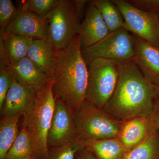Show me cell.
<instances>
[{
    "mask_svg": "<svg viewBox=\"0 0 159 159\" xmlns=\"http://www.w3.org/2000/svg\"><path fill=\"white\" fill-rule=\"evenodd\" d=\"M83 148L84 147L77 138L64 145L49 149L47 159H75L77 152Z\"/></svg>",
    "mask_w": 159,
    "mask_h": 159,
    "instance_id": "cell-24",
    "label": "cell"
},
{
    "mask_svg": "<svg viewBox=\"0 0 159 159\" xmlns=\"http://www.w3.org/2000/svg\"><path fill=\"white\" fill-rule=\"evenodd\" d=\"M13 77L6 66V63L0 58V109L2 107L6 94L11 87Z\"/></svg>",
    "mask_w": 159,
    "mask_h": 159,
    "instance_id": "cell-26",
    "label": "cell"
},
{
    "mask_svg": "<svg viewBox=\"0 0 159 159\" xmlns=\"http://www.w3.org/2000/svg\"><path fill=\"white\" fill-rule=\"evenodd\" d=\"M89 3L78 34L81 49L99 42L110 32L99 10Z\"/></svg>",
    "mask_w": 159,
    "mask_h": 159,
    "instance_id": "cell-12",
    "label": "cell"
},
{
    "mask_svg": "<svg viewBox=\"0 0 159 159\" xmlns=\"http://www.w3.org/2000/svg\"><path fill=\"white\" fill-rule=\"evenodd\" d=\"M33 157V149L30 137L25 127L9 148L5 159H27Z\"/></svg>",
    "mask_w": 159,
    "mask_h": 159,
    "instance_id": "cell-22",
    "label": "cell"
},
{
    "mask_svg": "<svg viewBox=\"0 0 159 159\" xmlns=\"http://www.w3.org/2000/svg\"><path fill=\"white\" fill-rule=\"evenodd\" d=\"M36 159L34 157H31L29 158V159Z\"/></svg>",
    "mask_w": 159,
    "mask_h": 159,
    "instance_id": "cell-30",
    "label": "cell"
},
{
    "mask_svg": "<svg viewBox=\"0 0 159 159\" xmlns=\"http://www.w3.org/2000/svg\"><path fill=\"white\" fill-rule=\"evenodd\" d=\"M49 25L47 16L19 9L16 17L3 31L34 39L48 40Z\"/></svg>",
    "mask_w": 159,
    "mask_h": 159,
    "instance_id": "cell-11",
    "label": "cell"
},
{
    "mask_svg": "<svg viewBox=\"0 0 159 159\" xmlns=\"http://www.w3.org/2000/svg\"><path fill=\"white\" fill-rule=\"evenodd\" d=\"M75 159H97L93 154L85 148L78 151Z\"/></svg>",
    "mask_w": 159,
    "mask_h": 159,
    "instance_id": "cell-28",
    "label": "cell"
},
{
    "mask_svg": "<svg viewBox=\"0 0 159 159\" xmlns=\"http://www.w3.org/2000/svg\"><path fill=\"white\" fill-rule=\"evenodd\" d=\"M77 34L65 48L57 50L52 90L55 99L75 111L86 99L88 68Z\"/></svg>",
    "mask_w": 159,
    "mask_h": 159,
    "instance_id": "cell-2",
    "label": "cell"
},
{
    "mask_svg": "<svg viewBox=\"0 0 159 159\" xmlns=\"http://www.w3.org/2000/svg\"><path fill=\"white\" fill-rule=\"evenodd\" d=\"M23 115L2 117L0 121V159H5L9 148L16 139L20 131L18 122Z\"/></svg>",
    "mask_w": 159,
    "mask_h": 159,
    "instance_id": "cell-19",
    "label": "cell"
},
{
    "mask_svg": "<svg viewBox=\"0 0 159 159\" xmlns=\"http://www.w3.org/2000/svg\"><path fill=\"white\" fill-rule=\"evenodd\" d=\"M78 139L80 144L93 154L97 159H125L129 152L118 138Z\"/></svg>",
    "mask_w": 159,
    "mask_h": 159,
    "instance_id": "cell-17",
    "label": "cell"
},
{
    "mask_svg": "<svg viewBox=\"0 0 159 159\" xmlns=\"http://www.w3.org/2000/svg\"><path fill=\"white\" fill-rule=\"evenodd\" d=\"M77 138L74 111L61 100L56 99L48 134L49 148L64 145Z\"/></svg>",
    "mask_w": 159,
    "mask_h": 159,
    "instance_id": "cell-9",
    "label": "cell"
},
{
    "mask_svg": "<svg viewBox=\"0 0 159 159\" xmlns=\"http://www.w3.org/2000/svg\"><path fill=\"white\" fill-rule=\"evenodd\" d=\"M125 159H159V132L155 131L144 142L132 149Z\"/></svg>",
    "mask_w": 159,
    "mask_h": 159,
    "instance_id": "cell-21",
    "label": "cell"
},
{
    "mask_svg": "<svg viewBox=\"0 0 159 159\" xmlns=\"http://www.w3.org/2000/svg\"><path fill=\"white\" fill-rule=\"evenodd\" d=\"M5 63L16 81L36 91L43 88L52 79V77L41 70L28 57L17 62Z\"/></svg>",
    "mask_w": 159,
    "mask_h": 159,
    "instance_id": "cell-15",
    "label": "cell"
},
{
    "mask_svg": "<svg viewBox=\"0 0 159 159\" xmlns=\"http://www.w3.org/2000/svg\"><path fill=\"white\" fill-rule=\"evenodd\" d=\"M87 65L97 58L118 61L133 60L135 42L132 34L124 28L109 32L107 36L93 45L81 49Z\"/></svg>",
    "mask_w": 159,
    "mask_h": 159,
    "instance_id": "cell-7",
    "label": "cell"
},
{
    "mask_svg": "<svg viewBox=\"0 0 159 159\" xmlns=\"http://www.w3.org/2000/svg\"><path fill=\"white\" fill-rule=\"evenodd\" d=\"M159 97V86L149 81L133 61H121L116 86L102 109L122 122L148 117Z\"/></svg>",
    "mask_w": 159,
    "mask_h": 159,
    "instance_id": "cell-1",
    "label": "cell"
},
{
    "mask_svg": "<svg viewBox=\"0 0 159 159\" xmlns=\"http://www.w3.org/2000/svg\"><path fill=\"white\" fill-rule=\"evenodd\" d=\"M121 61L97 58L89 65L86 99L102 109L116 86Z\"/></svg>",
    "mask_w": 159,
    "mask_h": 159,
    "instance_id": "cell-6",
    "label": "cell"
},
{
    "mask_svg": "<svg viewBox=\"0 0 159 159\" xmlns=\"http://www.w3.org/2000/svg\"><path fill=\"white\" fill-rule=\"evenodd\" d=\"M127 1L139 9L159 14V0H128Z\"/></svg>",
    "mask_w": 159,
    "mask_h": 159,
    "instance_id": "cell-27",
    "label": "cell"
},
{
    "mask_svg": "<svg viewBox=\"0 0 159 159\" xmlns=\"http://www.w3.org/2000/svg\"><path fill=\"white\" fill-rule=\"evenodd\" d=\"M60 0H25L20 1L18 9L46 17L58 5Z\"/></svg>",
    "mask_w": 159,
    "mask_h": 159,
    "instance_id": "cell-23",
    "label": "cell"
},
{
    "mask_svg": "<svg viewBox=\"0 0 159 159\" xmlns=\"http://www.w3.org/2000/svg\"><path fill=\"white\" fill-rule=\"evenodd\" d=\"M132 35L135 42L133 61L149 81L159 86V48L137 35Z\"/></svg>",
    "mask_w": 159,
    "mask_h": 159,
    "instance_id": "cell-13",
    "label": "cell"
},
{
    "mask_svg": "<svg viewBox=\"0 0 159 159\" xmlns=\"http://www.w3.org/2000/svg\"><path fill=\"white\" fill-rule=\"evenodd\" d=\"M152 116L156 124L157 129L159 132V97L157 99Z\"/></svg>",
    "mask_w": 159,
    "mask_h": 159,
    "instance_id": "cell-29",
    "label": "cell"
},
{
    "mask_svg": "<svg viewBox=\"0 0 159 159\" xmlns=\"http://www.w3.org/2000/svg\"><path fill=\"white\" fill-rule=\"evenodd\" d=\"M158 16H159V14L158 15Z\"/></svg>",
    "mask_w": 159,
    "mask_h": 159,
    "instance_id": "cell-31",
    "label": "cell"
},
{
    "mask_svg": "<svg viewBox=\"0 0 159 159\" xmlns=\"http://www.w3.org/2000/svg\"><path fill=\"white\" fill-rule=\"evenodd\" d=\"M121 11L129 32L159 48L158 14L139 9L125 0H112Z\"/></svg>",
    "mask_w": 159,
    "mask_h": 159,
    "instance_id": "cell-8",
    "label": "cell"
},
{
    "mask_svg": "<svg viewBox=\"0 0 159 159\" xmlns=\"http://www.w3.org/2000/svg\"><path fill=\"white\" fill-rule=\"evenodd\" d=\"M89 2L99 10L110 32L123 27V16L112 0H93Z\"/></svg>",
    "mask_w": 159,
    "mask_h": 159,
    "instance_id": "cell-20",
    "label": "cell"
},
{
    "mask_svg": "<svg viewBox=\"0 0 159 159\" xmlns=\"http://www.w3.org/2000/svg\"><path fill=\"white\" fill-rule=\"evenodd\" d=\"M57 51L48 40L34 39L29 46L27 57L41 70L53 77Z\"/></svg>",
    "mask_w": 159,
    "mask_h": 159,
    "instance_id": "cell-18",
    "label": "cell"
},
{
    "mask_svg": "<svg viewBox=\"0 0 159 159\" xmlns=\"http://www.w3.org/2000/svg\"><path fill=\"white\" fill-rule=\"evenodd\" d=\"M19 11L11 0H0V27L2 31L16 17Z\"/></svg>",
    "mask_w": 159,
    "mask_h": 159,
    "instance_id": "cell-25",
    "label": "cell"
},
{
    "mask_svg": "<svg viewBox=\"0 0 159 159\" xmlns=\"http://www.w3.org/2000/svg\"><path fill=\"white\" fill-rule=\"evenodd\" d=\"M33 40L9 31H1L0 58L12 63L27 57L29 46Z\"/></svg>",
    "mask_w": 159,
    "mask_h": 159,
    "instance_id": "cell-16",
    "label": "cell"
},
{
    "mask_svg": "<svg viewBox=\"0 0 159 159\" xmlns=\"http://www.w3.org/2000/svg\"><path fill=\"white\" fill-rule=\"evenodd\" d=\"M53 78L36 93L34 106L23 115L22 127L27 129L36 159H47L49 148L48 136L55 106V99L52 90Z\"/></svg>",
    "mask_w": 159,
    "mask_h": 159,
    "instance_id": "cell-3",
    "label": "cell"
},
{
    "mask_svg": "<svg viewBox=\"0 0 159 159\" xmlns=\"http://www.w3.org/2000/svg\"><path fill=\"white\" fill-rule=\"evenodd\" d=\"M157 129L152 114L148 117H137L122 122L118 138L130 151Z\"/></svg>",
    "mask_w": 159,
    "mask_h": 159,
    "instance_id": "cell-14",
    "label": "cell"
},
{
    "mask_svg": "<svg viewBox=\"0 0 159 159\" xmlns=\"http://www.w3.org/2000/svg\"><path fill=\"white\" fill-rule=\"evenodd\" d=\"M74 119L78 138L82 139L118 138L122 122L86 99L74 111Z\"/></svg>",
    "mask_w": 159,
    "mask_h": 159,
    "instance_id": "cell-5",
    "label": "cell"
},
{
    "mask_svg": "<svg viewBox=\"0 0 159 159\" xmlns=\"http://www.w3.org/2000/svg\"><path fill=\"white\" fill-rule=\"evenodd\" d=\"M88 1L60 0L47 16L48 40L57 50L65 48L78 34Z\"/></svg>",
    "mask_w": 159,
    "mask_h": 159,
    "instance_id": "cell-4",
    "label": "cell"
},
{
    "mask_svg": "<svg viewBox=\"0 0 159 159\" xmlns=\"http://www.w3.org/2000/svg\"><path fill=\"white\" fill-rule=\"evenodd\" d=\"M37 91L18 82L13 78L2 109V117H10L27 113L34 106Z\"/></svg>",
    "mask_w": 159,
    "mask_h": 159,
    "instance_id": "cell-10",
    "label": "cell"
}]
</instances>
